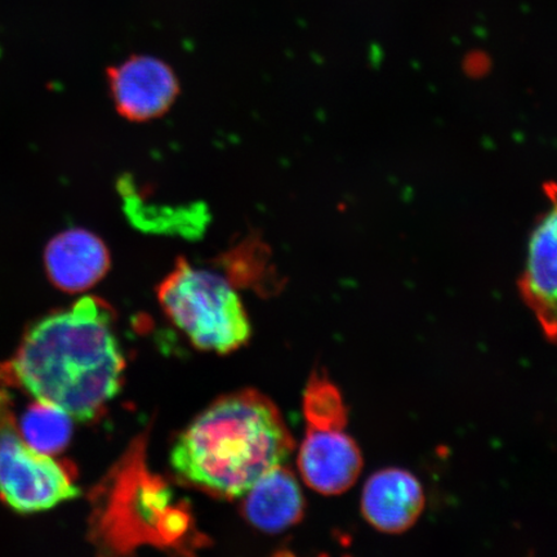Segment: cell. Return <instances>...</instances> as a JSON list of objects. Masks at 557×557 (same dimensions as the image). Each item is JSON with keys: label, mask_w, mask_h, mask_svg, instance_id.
Masks as SVG:
<instances>
[{"label": "cell", "mask_w": 557, "mask_h": 557, "mask_svg": "<svg viewBox=\"0 0 557 557\" xmlns=\"http://www.w3.org/2000/svg\"><path fill=\"white\" fill-rule=\"evenodd\" d=\"M243 497V517L264 533H281L304 517L301 487L294 472L282 465L264 473Z\"/></svg>", "instance_id": "11"}, {"label": "cell", "mask_w": 557, "mask_h": 557, "mask_svg": "<svg viewBox=\"0 0 557 557\" xmlns=\"http://www.w3.org/2000/svg\"><path fill=\"white\" fill-rule=\"evenodd\" d=\"M304 413L310 426L346 428L347 408L338 387L313 372L304 393Z\"/></svg>", "instance_id": "13"}, {"label": "cell", "mask_w": 557, "mask_h": 557, "mask_svg": "<svg viewBox=\"0 0 557 557\" xmlns=\"http://www.w3.org/2000/svg\"><path fill=\"white\" fill-rule=\"evenodd\" d=\"M158 299L166 317L203 351L230 354L252 334L246 309L232 282L180 259L160 283Z\"/></svg>", "instance_id": "4"}, {"label": "cell", "mask_w": 557, "mask_h": 557, "mask_svg": "<svg viewBox=\"0 0 557 557\" xmlns=\"http://www.w3.org/2000/svg\"><path fill=\"white\" fill-rule=\"evenodd\" d=\"M295 450L284 418L256 389L221 396L195 417L171 449L181 483L215 498H240Z\"/></svg>", "instance_id": "2"}, {"label": "cell", "mask_w": 557, "mask_h": 557, "mask_svg": "<svg viewBox=\"0 0 557 557\" xmlns=\"http://www.w3.org/2000/svg\"><path fill=\"white\" fill-rule=\"evenodd\" d=\"M426 505L420 480L399 468L374 472L361 494V513L377 531L400 534L420 520Z\"/></svg>", "instance_id": "9"}, {"label": "cell", "mask_w": 557, "mask_h": 557, "mask_svg": "<svg viewBox=\"0 0 557 557\" xmlns=\"http://www.w3.org/2000/svg\"><path fill=\"white\" fill-rule=\"evenodd\" d=\"M546 197L529 239L519 288L547 341L557 345V184L546 186Z\"/></svg>", "instance_id": "6"}, {"label": "cell", "mask_w": 557, "mask_h": 557, "mask_svg": "<svg viewBox=\"0 0 557 557\" xmlns=\"http://www.w3.org/2000/svg\"><path fill=\"white\" fill-rule=\"evenodd\" d=\"M73 421L61 410L35 401L20 428L34 448L53 456L64 449L72 438Z\"/></svg>", "instance_id": "12"}, {"label": "cell", "mask_w": 557, "mask_h": 557, "mask_svg": "<svg viewBox=\"0 0 557 557\" xmlns=\"http://www.w3.org/2000/svg\"><path fill=\"white\" fill-rule=\"evenodd\" d=\"M111 97L117 113L129 122H150L169 111L180 94L173 69L151 55H132L108 69Z\"/></svg>", "instance_id": "7"}, {"label": "cell", "mask_w": 557, "mask_h": 557, "mask_svg": "<svg viewBox=\"0 0 557 557\" xmlns=\"http://www.w3.org/2000/svg\"><path fill=\"white\" fill-rule=\"evenodd\" d=\"M81 496L72 470L34 448L0 385V498L13 511L37 513Z\"/></svg>", "instance_id": "5"}, {"label": "cell", "mask_w": 557, "mask_h": 557, "mask_svg": "<svg viewBox=\"0 0 557 557\" xmlns=\"http://www.w3.org/2000/svg\"><path fill=\"white\" fill-rule=\"evenodd\" d=\"M13 377L32 398L90 422L121 392L125 360L114 311L87 296L53 312L25 334L11 361Z\"/></svg>", "instance_id": "1"}, {"label": "cell", "mask_w": 557, "mask_h": 557, "mask_svg": "<svg viewBox=\"0 0 557 557\" xmlns=\"http://www.w3.org/2000/svg\"><path fill=\"white\" fill-rule=\"evenodd\" d=\"M145 449V435L138 436L88 494L87 537L101 555H127L141 546L189 553L206 543L189 507L176 503L164 480L149 471Z\"/></svg>", "instance_id": "3"}, {"label": "cell", "mask_w": 557, "mask_h": 557, "mask_svg": "<svg viewBox=\"0 0 557 557\" xmlns=\"http://www.w3.org/2000/svg\"><path fill=\"white\" fill-rule=\"evenodd\" d=\"M45 267L55 288L81 294L107 276L111 259L100 236L85 228H70L47 244Z\"/></svg>", "instance_id": "10"}, {"label": "cell", "mask_w": 557, "mask_h": 557, "mask_svg": "<svg viewBox=\"0 0 557 557\" xmlns=\"http://www.w3.org/2000/svg\"><path fill=\"white\" fill-rule=\"evenodd\" d=\"M363 455L344 428L309 426L299 448L305 483L324 496H338L358 482Z\"/></svg>", "instance_id": "8"}]
</instances>
